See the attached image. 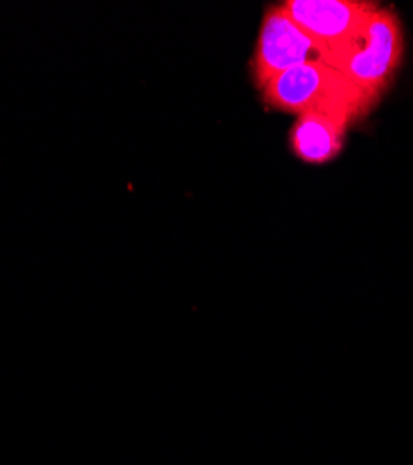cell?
<instances>
[{
    "instance_id": "obj_1",
    "label": "cell",
    "mask_w": 413,
    "mask_h": 465,
    "mask_svg": "<svg viewBox=\"0 0 413 465\" xmlns=\"http://www.w3.org/2000/svg\"><path fill=\"white\" fill-rule=\"evenodd\" d=\"M261 92L270 110L296 115L324 112L350 124L374 108L339 69L320 58L278 74Z\"/></svg>"
},
{
    "instance_id": "obj_2",
    "label": "cell",
    "mask_w": 413,
    "mask_h": 465,
    "mask_svg": "<svg viewBox=\"0 0 413 465\" xmlns=\"http://www.w3.org/2000/svg\"><path fill=\"white\" fill-rule=\"evenodd\" d=\"M281 6L311 37L320 60L329 65L361 45L370 17L379 8L367 0H287Z\"/></svg>"
},
{
    "instance_id": "obj_3",
    "label": "cell",
    "mask_w": 413,
    "mask_h": 465,
    "mask_svg": "<svg viewBox=\"0 0 413 465\" xmlns=\"http://www.w3.org/2000/svg\"><path fill=\"white\" fill-rule=\"evenodd\" d=\"M402 58L404 34L400 19L393 8L379 6L370 17L361 45L333 67L339 69L372 106H377L393 84Z\"/></svg>"
},
{
    "instance_id": "obj_4",
    "label": "cell",
    "mask_w": 413,
    "mask_h": 465,
    "mask_svg": "<svg viewBox=\"0 0 413 465\" xmlns=\"http://www.w3.org/2000/svg\"><path fill=\"white\" fill-rule=\"evenodd\" d=\"M315 58H320L319 49L283 6L269 8L261 21L250 67L255 86L262 90L278 74Z\"/></svg>"
},
{
    "instance_id": "obj_5",
    "label": "cell",
    "mask_w": 413,
    "mask_h": 465,
    "mask_svg": "<svg viewBox=\"0 0 413 465\" xmlns=\"http://www.w3.org/2000/svg\"><path fill=\"white\" fill-rule=\"evenodd\" d=\"M350 125L324 112L300 114L289 134L290 151L308 164H326L343 151Z\"/></svg>"
}]
</instances>
